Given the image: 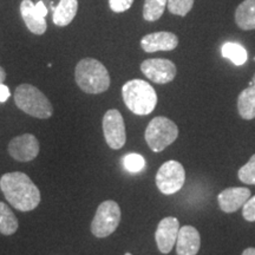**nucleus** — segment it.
Returning a JSON list of instances; mask_svg holds the SVG:
<instances>
[{
	"label": "nucleus",
	"mask_w": 255,
	"mask_h": 255,
	"mask_svg": "<svg viewBox=\"0 0 255 255\" xmlns=\"http://www.w3.org/2000/svg\"><path fill=\"white\" fill-rule=\"evenodd\" d=\"M0 189L11 206L20 212H31L40 203V191L26 174L20 171L4 174Z\"/></svg>",
	"instance_id": "f257e3e1"
},
{
	"label": "nucleus",
	"mask_w": 255,
	"mask_h": 255,
	"mask_svg": "<svg viewBox=\"0 0 255 255\" xmlns=\"http://www.w3.org/2000/svg\"><path fill=\"white\" fill-rule=\"evenodd\" d=\"M75 78L81 90L87 94H102L110 87L109 72L100 60L95 58L79 60L75 70Z\"/></svg>",
	"instance_id": "f03ea898"
},
{
	"label": "nucleus",
	"mask_w": 255,
	"mask_h": 255,
	"mask_svg": "<svg viewBox=\"0 0 255 255\" xmlns=\"http://www.w3.org/2000/svg\"><path fill=\"white\" fill-rule=\"evenodd\" d=\"M122 96L128 109L138 116L151 114L157 104L155 89L142 79L127 82L122 88Z\"/></svg>",
	"instance_id": "7ed1b4c3"
},
{
	"label": "nucleus",
	"mask_w": 255,
	"mask_h": 255,
	"mask_svg": "<svg viewBox=\"0 0 255 255\" xmlns=\"http://www.w3.org/2000/svg\"><path fill=\"white\" fill-rule=\"evenodd\" d=\"M14 103L21 111L36 119H50L53 114V107L49 98L31 84H21L15 89Z\"/></svg>",
	"instance_id": "20e7f679"
},
{
	"label": "nucleus",
	"mask_w": 255,
	"mask_h": 255,
	"mask_svg": "<svg viewBox=\"0 0 255 255\" xmlns=\"http://www.w3.org/2000/svg\"><path fill=\"white\" fill-rule=\"evenodd\" d=\"M144 136L149 148L154 152H159L177 138L178 128L171 120L158 116L148 124Z\"/></svg>",
	"instance_id": "39448f33"
},
{
	"label": "nucleus",
	"mask_w": 255,
	"mask_h": 255,
	"mask_svg": "<svg viewBox=\"0 0 255 255\" xmlns=\"http://www.w3.org/2000/svg\"><path fill=\"white\" fill-rule=\"evenodd\" d=\"M121 208L113 200L102 202L91 222V233L96 238H107L116 231L121 222Z\"/></svg>",
	"instance_id": "423d86ee"
},
{
	"label": "nucleus",
	"mask_w": 255,
	"mask_h": 255,
	"mask_svg": "<svg viewBox=\"0 0 255 255\" xmlns=\"http://www.w3.org/2000/svg\"><path fill=\"white\" fill-rule=\"evenodd\" d=\"M186 181L183 165L177 161H168L161 165L156 174V186L164 195L180 191Z\"/></svg>",
	"instance_id": "0eeeda50"
},
{
	"label": "nucleus",
	"mask_w": 255,
	"mask_h": 255,
	"mask_svg": "<svg viewBox=\"0 0 255 255\" xmlns=\"http://www.w3.org/2000/svg\"><path fill=\"white\" fill-rule=\"evenodd\" d=\"M103 132L107 144L111 149L119 150L126 144V126H124L123 116L119 110H108L103 116Z\"/></svg>",
	"instance_id": "6e6552de"
},
{
	"label": "nucleus",
	"mask_w": 255,
	"mask_h": 255,
	"mask_svg": "<svg viewBox=\"0 0 255 255\" xmlns=\"http://www.w3.org/2000/svg\"><path fill=\"white\" fill-rule=\"evenodd\" d=\"M141 71L146 78L156 84H167L176 76V66L169 59L152 58L141 64Z\"/></svg>",
	"instance_id": "1a4fd4ad"
},
{
	"label": "nucleus",
	"mask_w": 255,
	"mask_h": 255,
	"mask_svg": "<svg viewBox=\"0 0 255 255\" xmlns=\"http://www.w3.org/2000/svg\"><path fill=\"white\" fill-rule=\"evenodd\" d=\"M8 154L19 162H30L39 154V142L31 133L17 136L9 142Z\"/></svg>",
	"instance_id": "9d476101"
},
{
	"label": "nucleus",
	"mask_w": 255,
	"mask_h": 255,
	"mask_svg": "<svg viewBox=\"0 0 255 255\" xmlns=\"http://www.w3.org/2000/svg\"><path fill=\"white\" fill-rule=\"evenodd\" d=\"M180 223L174 216H168L161 220L155 233V240L161 253H170L175 245H176Z\"/></svg>",
	"instance_id": "9b49d317"
},
{
	"label": "nucleus",
	"mask_w": 255,
	"mask_h": 255,
	"mask_svg": "<svg viewBox=\"0 0 255 255\" xmlns=\"http://www.w3.org/2000/svg\"><path fill=\"white\" fill-rule=\"evenodd\" d=\"M251 197V190L244 187H233L222 190L219 194L218 201L222 212L234 213L244 207Z\"/></svg>",
	"instance_id": "f8f14e48"
},
{
	"label": "nucleus",
	"mask_w": 255,
	"mask_h": 255,
	"mask_svg": "<svg viewBox=\"0 0 255 255\" xmlns=\"http://www.w3.org/2000/svg\"><path fill=\"white\" fill-rule=\"evenodd\" d=\"M178 45V38L171 32H154L146 34L141 39V46L145 52H157V51H171Z\"/></svg>",
	"instance_id": "ddd939ff"
},
{
	"label": "nucleus",
	"mask_w": 255,
	"mask_h": 255,
	"mask_svg": "<svg viewBox=\"0 0 255 255\" xmlns=\"http://www.w3.org/2000/svg\"><path fill=\"white\" fill-rule=\"evenodd\" d=\"M200 233L193 226H183L180 228L176 240L177 255H196L200 251Z\"/></svg>",
	"instance_id": "4468645a"
},
{
	"label": "nucleus",
	"mask_w": 255,
	"mask_h": 255,
	"mask_svg": "<svg viewBox=\"0 0 255 255\" xmlns=\"http://www.w3.org/2000/svg\"><path fill=\"white\" fill-rule=\"evenodd\" d=\"M20 14L25 25L33 34L41 36L46 32V19L38 13L36 4L32 0H23L20 2Z\"/></svg>",
	"instance_id": "2eb2a0df"
},
{
	"label": "nucleus",
	"mask_w": 255,
	"mask_h": 255,
	"mask_svg": "<svg viewBox=\"0 0 255 255\" xmlns=\"http://www.w3.org/2000/svg\"><path fill=\"white\" fill-rule=\"evenodd\" d=\"M78 9V0H60L53 8L52 20L59 27L68 26L75 19Z\"/></svg>",
	"instance_id": "dca6fc26"
},
{
	"label": "nucleus",
	"mask_w": 255,
	"mask_h": 255,
	"mask_svg": "<svg viewBox=\"0 0 255 255\" xmlns=\"http://www.w3.org/2000/svg\"><path fill=\"white\" fill-rule=\"evenodd\" d=\"M235 21L242 30H255V0H245L238 6Z\"/></svg>",
	"instance_id": "f3484780"
},
{
	"label": "nucleus",
	"mask_w": 255,
	"mask_h": 255,
	"mask_svg": "<svg viewBox=\"0 0 255 255\" xmlns=\"http://www.w3.org/2000/svg\"><path fill=\"white\" fill-rule=\"evenodd\" d=\"M238 110L244 120L255 119V87L245 89L238 98Z\"/></svg>",
	"instance_id": "a211bd4d"
},
{
	"label": "nucleus",
	"mask_w": 255,
	"mask_h": 255,
	"mask_svg": "<svg viewBox=\"0 0 255 255\" xmlns=\"http://www.w3.org/2000/svg\"><path fill=\"white\" fill-rule=\"evenodd\" d=\"M221 52L225 58L229 59L233 64H235V65L238 66L244 65V64L247 62V51L239 43L227 41V43H225L222 45Z\"/></svg>",
	"instance_id": "6ab92c4d"
},
{
	"label": "nucleus",
	"mask_w": 255,
	"mask_h": 255,
	"mask_svg": "<svg viewBox=\"0 0 255 255\" xmlns=\"http://www.w3.org/2000/svg\"><path fill=\"white\" fill-rule=\"evenodd\" d=\"M19 227L18 219L15 218L8 206L0 202V233L4 235H12L17 232Z\"/></svg>",
	"instance_id": "aec40b11"
},
{
	"label": "nucleus",
	"mask_w": 255,
	"mask_h": 255,
	"mask_svg": "<svg viewBox=\"0 0 255 255\" xmlns=\"http://www.w3.org/2000/svg\"><path fill=\"white\" fill-rule=\"evenodd\" d=\"M168 0H144L143 18L148 21H156L163 14Z\"/></svg>",
	"instance_id": "412c9836"
},
{
	"label": "nucleus",
	"mask_w": 255,
	"mask_h": 255,
	"mask_svg": "<svg viewBox=\"0 0 255 255\" xmlns=\"http://www.w3.org/2000/svg\"><path fill=\"white\" fill-rule=\"evenodd\" d=\"M123 167L127 171L131 174H136L142 171L145 167V161L143 158L142 155L135 154V152H130L124 156L123 159Z\"/></svg>",
	"instance_id": "4be33fe9"
},
{
	"label": "nucleus",
	"mask_w": 255,
	"mask_h": 255,
	"mask_svg": "<svg viewBox=\"0 0 255 255\" xmlns=\"http://www.w3.org/2000/svg\"><path fill=\"white\" fill-rule=\"evenodd\" d=\"M194 0H168L167 7L170 13L184 17L193 8Z\"/></svg>",
	"instance_id": "5701e85b"
},
{
	"label": "nucleus",
	"mask_w": 255,
	"mask_h": 255,
	"mask_svg": "<svg viewBox=\"0 0 255 255\" xmlns=\"http://www.w3.org/2000/svg\"><path fill=\"white\" fill-rule=\"evenodd\" d=\"M238 176L241 182L246 184H255V154L252 156L248 163L240 168Z\"/></svg>",
	"instance_id": "b1692460"
},
{
	"label": "nucleus",
	"mask_w": 255,
	"mask_h": 255,
	"mask_svg": "<svg viewBox=\"0 0 255 255\" xmlns=\"http://www.w3.org/2000/svg\"><path fill=\"white\" fill-rule=\"evenodd\" d=\"M242 216H244L245 220H247L250 222L255 221V196L250 197L247 200V202L244 205Z\"/></svg>",
	"instance_id": "393cba45"
},
{
	"label": "nucleus",
	"mask_w": 255,
	"mask_h": 255,
	"mask_svg": "<svg viewBox=\"0 0 255 255\" xmlns=\"http://www.w3.org/2000/svg\"><path fill=\"white\" fill-rule=\"evenodd\" d=\"M133 0H109L110 8L116 13H122L131 7Z\"/></svg>",
	"instance_id": "a878e982"
},
{
	"label": "nucleus",
	"mask_w": 255,
	"mask_h": 255,
	"mask_svg": "<svg viewBox=\"0 0 255 255\" xmlns=\"http://www.w3.org/2000/svg\"><path fill=\"white\" fill-rule=\"evenodd\" d=\"M11 96V92H9V89L6 87V85L2 83L0 84V103H4Z\"/></svg>",
	"instance_id": "bb28decb"
},
{
	"label": "nucleus",
	"mask_w": 255,
	"mask_h": 255,
	"mask_svg": "<svg viewBox=\"0 0 255 255\" xmlns=\"http://www.w3.org/2000/svg\"><path fill=\"white\" fill-rule=\"evenodd\" d=\"M36 9L38 11V13L41 15V17L45 18L46 15H47V8H46V6L44 5L43 1H38L37 2V4H36Z\"/></svg>",
	"instance_id": "cd10ccee"
},
{
	"label": "nucleus",
	"mask_w": 255,
	"mask_h": 255,
	"mask_svg": "<svg viewBox=\"0 0 255 255\" xmlns=\"http://www.w3.org/2000/svg\"><path fill=\"white\" fill-rule=\"evenodd\" d=\"M5 79H6V72L5 70L0 66V84H2V83L5 82Z\"/></svg>",
	"instance_id": "c85d7f7f"
},
{
	"label": "nucleus",
	"mask_w": 255,
	"mask_h": 255,
	"mask_svg": "<svg viewBox=\"0 0 255 255\" xmlns=\"http://www.w3.org/2000/svg\"><path fill=\"white\" fill-rule=\"evenodd\" d=\"M242 255H255V248H247L244 251Z\"/></svg>",
	"instance_id": "c756f323"
},
{
	"label": "nucleus",
	"mask_w": 255,
	"mask_h": 255,
	"mask_svg": "<svg viewBox=\"0 0 255 255\" xmlns=\"http://www.w3.org/2000/svg\"><path fill=\"white\" fill-rule=\"evenodd\" d=\"M126 255H131V254H130V253H127V254H126Z\"/></svg>",
	"instance_id": "7c9ffc66"
}]
</instances>
